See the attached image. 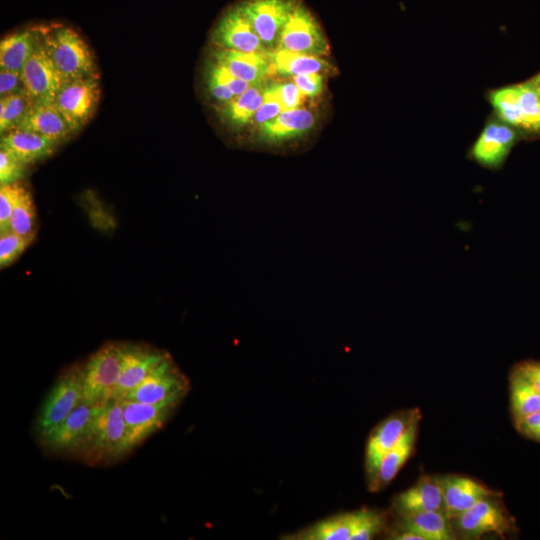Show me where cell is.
Returning <instances> with one entry per match:
<instances>
[{
  "mask_svg": "<svg viewBox=\"0 0 540 540\" xmlns=\"http://www.w3.org/2000/svg\"><path fill=\"white\" fill-rule=\"evenodd\" d=\"M130 451L120 400L96 406L86 439L78 457L87 465L101 466L123 458Z\"/></svg>",
  "mask_w": 540,
  "mask_h": 540,
  "instance_id": "6da1fadb",
  "label": "cell"
},
{
  "mask_svg": "<svg viewBox=\"0 0 540 540\" xmlns=\"http://www.w3.org/2000/svg\"><path fill=\"white\" fill-rule=\"evenodd\" d=\"M45 48L65 82L99 78L96 59L88 44L71 27L41 29Z\"/></svg>",
  "mask_w": 540,
  "mask_h": 540,
  "instance_id": "7a4b0ae2",
  "label": "cell"
},
{
  "mask_svg": "<svg viewBox=\"0 0 540 540\" xmlns=\"http://www.w3.org/2000/svg\"><path fill=\"white\" fill-rule=\"evenodd\" d=\"M83 402L82 365L65 369L44 398L34 422V433L42 440Z\"/></svg>",
  "mask_w": 540,
  "mask_h": 540,
  "instance_id": "3957f363",
  "label": "cell"
},
{
  "mask_svg": "<svg viewBox=\"0 0 540 540\" xmlns=\"http://www.w3.org/2000/svg\"><path fill=\"white\" fill-rule=\"evenodd\" d=\"M121 371L120 343H107L82 365L83 402L101 406L114 399Z\"/></svg>",
  "mask_w": 540,
  "mask_h": 540,
  "instance_id": "277c9868",
  "label": "cell"
},
{
  "mask_svg": "<svg viewBox=\"0 0 540 540\" xmlns=\"http://www.w3.org/2000/svg\"><path fill=\"white\" fill-rule=\"evenodd\" d=\"M190 382L168 354L123 399L142 403L182 401L188 394Z\"/></svg>",
  "mask_w": 540,
  "mask_h": 540,
  "instance_id": "5b68a950",
  "label": "cell"
},
{
  "mask_svg": "<svg viewBox=\"0 0 540 540\" xmlns=\"http://www.w3.org/2000/svg\"><path fill=\"white\" fill-rule=\"evenodd\" d=\"M101 95L99 78L89 77L65 82L54 104L76 133L93 117Z\"/></svg>",
  "mask_w": 540,
  "mask_h": 540,
  "instance_id": "8992f818",
  "label": "cell"
},
{
  "mask_svg": "<svg viewBox=\"0 0 540 540\" xmlns=\"http://www.w3.org/2000/svg\"><path fill=\"white\" fill-rule=\"evenodd\" d=\"M497 498L483 499L450 520L462 538L474 539L488 533L503 536L515 529L513 518Z\"/></svg>",
  "mask_w": 540,
  "mask_h": 540,
  "instance_id": "52a82bcc",
  "label": "cell"
},
{
  "mask_svg": "<svg viewBox=\"0 0 540 540\" xmlns=\"http://www.w3.org/2000/svg\"><path fill=\"white\" fill-rule=\"evenodd\" d=\"M421 417L418 408L404 409L388 416L374 428L368 438L365 453L369 484L375 478L386 453L397 444L414 422L421 420Z\"/></svg>",
  "mask_w": 540,
  "mask_h": 540,
  "instance_id": "ba28073f",
  "label": "cell"
},
{
  "mask_svg": "<svg viewBox=\"0 0 540 540\" xmlns=\"http://www.w3.org/2000/svg\"><path fill=\"white\" fill-rule=\"evenodd\" d=\"M130 451L159 431L181 401L142 403L120 400Z\"/></svg>",
  "mask_w": 540,
  "mask_h": 540,
  "instance_id": "9c48e42d",
  "label": "cell"
},
{
  "mask_svg": "<svg viewBox=\"0 0 540 540\" xmlns=\"http://www.w3.org/2000/svg\"><path fill=\"white\" fill-rule=\"evenodd\" d=\"M26 92L34 101L54 102L65 80L49 56L40 36L21 70Z\"/></svg>",
  "mask_w": 540,
  "mask_h": 540,
  "instance_id": "30bf717a",
  "label": "cell"
},
{
  "mask_svg": "<svg viewBox=\"0 0 540 540\" xmlns=\"http://www.w3.org/2000/svg\"><path fill=\"white\" fill-rule=\"evenodd\" d=\"M96 406L81 402L72 413L40 440L48 452L59 455H78L90 429Z\"/></svg>",
  "mask_w": 540,
  "mask_h": 540,
  "instance_id": "8fae6325",
  "label": "cell"
},
{
  "mask_svg": "<svg viewBox=\"0 0 540 540\" xmlns=\"http://www.w3.org/2000/svg\"><path fill=\"white\" fill-rule=\"evenodd\" d=\"M295 5L294 0H248L239 8L262 42L274 46Z\"/></svg>",
  "mask_w": 540,
  "mask_h": 540,
  "instance_id": "7c38bea8",
  "label": "cell"
},
{
  "mask_svg": "<svg viewBox=\"0 0 540 540\" xmlns=\"http://www.w3.org/2000/svg\"><path fill=\"white\" fill-rule=\"evenodd\" d=\"M121 371L114 399H123L167 355V352L144 344L120 343Z\"/></svg>",
  "mask_w": 540,
  "mask_h": 540,
  "instance_id": "4fadbf2b",
  "label": "cell"
},
{
  "mask_svg": "<svg viewBox=\"0 0 540 540\" xmlns=\"http://www.w3.org/2000/svg\"><path fill=\"white\" fill-rule=\"evenodd\" d=\"M213 42L222 49L263 53L264 46L239 6L227 11L212 34Z\"/></svg>",
  "mask_w": 540,
  "mask_h": 540,
  "instance_id": "5bb4252c",
  "label": "cell"
},
{
  "mask_svg": "<svg viewBox=\"0 0 540 540\" xmlns=\"http://www.w3.org/2000/svg\"><path fill=\"white\" fill-rule=\"evenodd\" d=\"M517 140L513 127L500 121L488 123L470 149L471 158L483 167L502 166Z\"/></svg>",
  "mask_w": 540,
  "mask_h": 540,
  "instance_id": "9a60e30c",
  "label": "cell"
},
{
  "mask_svg": "<svg viewBox=\"0 0 540 540\" xmlns=\"http://www.w3.org/2000/svg\"><path fill=\"white\" fill-rule=\"evenodd\" d=\"M280 48L311 55L324 46L321 31L311 13L301 4H296L284 25L279 42Z\"/></svg>",
  "mask_w": 540,
  "mask_h": 540,
  "instance_id": "2e32d148",
  "label": "cell"
},
{
  "mask_svg": "<svg viewBox=\"0 0 540 540\" xmlns=\"http://www.w3.org/2000/svg\"><path fill=\"white\" fill-rule=\"evenodd\" d=\"M439 479L443 490L445 513L450 520L483 499L502 496V493L466 476L444 475Z\"/></svg>",
  "mask_w": 540,
  "mask_h": 540,
  "instance_id": "e0dca14e",
  "label": "cell"
},
{
  "mask_svg": "<svg viewBox=\"0 0 540 540\" xmlns=\"http://www.w3.org/2000/svg\"><path fill=\"white\" fill-rule=\"evenodd\" d=\"M17 129L38 133L58 144L66 141L75 133L54 102L43 101L32 103Z\"/></svg>",
  "mask_w": 540,
  "mask_h": 540,
  "instance_id": "ac0fdd59",
  "label": "cell"
},
{
  "mask_svg": "<svg viewBox=\"0 0 540 540\" xmlns=\"http://www.w3.org/2000/svg\"><path fill=\"white\" fill-rule=\"evenodd\" d=\"M394 507L400 515L444 509V497L439 477L423 476L415 485L398 494Z\"/></svg>",
  "mask_w": 540,
  "mask_h": 540,
  "instance_id": "d6986e66",
  "label": "cell"
},
{
  "mask_svg": "<svg viewBox=\"0 0 540 540\" xmlns=\"http://www.w3.org/2000/svg\"><path fill=\"white\" fill-rule=\"evenodd\" d=\"M59 144L38 133L12 129L1 134L0 147L13 154L25 166L51 155Z\"/></svg>",
  "mask_w": 540,
  "mask_h": 540,
  "instance_id": "ffe728a7",
  "label": "cell"
},
{
  "mask_svg": "<svg viewBox=\"0 0 540 540\" xmlns=\"http://www.w3.org/2000/svg\"><path fill=\"white\" fill-rule=\"evenodd\" d=\"M419 421L414 422L397 444L383 457L375 478L369 484L373 492L386 487L398 474L402 466L414 451Z\"/></svg>",
  "mask_w": 540,
  "mask_h": 540,
  "instance_id": "44dd1931",
  "label": "cell"
},
{
  "mask_svg": "<svg viewBox=\"0 0 540 540\" xmlns=\"http://www.w3.org/2000/svg\"><path fill=\"white\" fill-rule=\"evenodd\" d=\"M213 59L249 84L258 83L269 71V64L262 53L219 48L214 52Z\"/></svg>",
  "mask_w": 540,
  "mask_h": 540,
  "instance_id": "7402d4cb",
  "label": "cell"
},
{
  "mask_svg": "<svg viewBox=\"0 0 540 540\" xmlns=\"http://www.w3.org/2000/svg\"><path fill=\"white\" fill-rule=\"evenodd\" d=\"M397 530H407L421 536L423 540H453L450 519L443 510L403 514Z\"/></svg>",
  "mask_w": 540,
  "mask_h": 540,
  "instance_id": "603a6c76",
  "label": "cell"
},
{
  "mask_svg": "<svg viewBox=\"0 0 540 540\" xmlns=\"http://www.w3.org/2000/svg\"><path fill=\"white\" fill-rule=\"evenodd\" d=\"M313 124L314 117L310 111L300 108L285 110L262 124V136L267 141L279 142L305 133Z\"/></svg>",
  "mask_w": 540,
  "mask_h": 540,
  "instance_id": "cb8c5ba5",
  "label": "cell"
},
{
  "mask_svg": "<svg viewBox=\"0 0 540 540\" xmlns=\"http://www.w3.org/2000/svg\"><path fill=\"white\" fill-rule=\"evenodd\" d=\"M39 36L40 29H24L4 37L0 42V68L21 72Z\"/></svg>",
  "mask_w": 540,
  "mask_h": 540,
  "instance_id": "d4e9b609",
  "label": "cell"
},
{
  "mask_svg": "<svg viewBox=\"0 0 540 540\" xmlns=\"http://www.w3.org/2000/svg\"><path fill=\"white\" fill-rule=\"evenodd\" d=\"M510 402L514 424L540 411V393L515 369L510 375Z\"/></svg>",
  "mask_w": 540,
  "mask_h": 540,
  "instance_id": "484cf974",
  "label": "cell"
},
{
  "mask_svg": "<svg viewBox=\"0 0 540 540\" xmlns=\"http://www.w3.org/2000/svg\"><path fill=\"white\" fill-rule=\"evenodd\" d=\"M352 526V512L341 513L315 523L292 538L302 540H350Z\"/></svg>",
  "mask_w": 540,
  "mask_h": 540,
  "instance_id": "4316f807",
  "label": "cell"
},
{
  "mask_svg": "<svg viewBox=\"0 0 540 540\" xmlns=\"http://www.w3.org/2000/svg\"><path fill=\"white\" fill-rule=\"evenodd\" d=\"M10 230L32 241L36 234V210L30 191L20 183L9 222Z\"/></svg>",
  "mask_w": 540,
  "mask_h": 540,
  "instance_id": "83f0119b",
  "label": "cell"
},
{
  "mask_svg": "<svg viewBox=\"0 0 540 540\" xmlns=\"http://www.w3.org/2000/svg\"><path fill=\"white\" fill-rule=\"evenodd\" d=\"M489 101L502 122L513 128L525 129L515 85L505 86L492 91L489 95Z\"/></svg>",
  "mask_w": 540,
  "mask_h": 540,
  "instance_id": "f1b7e54d",
  "label": "cell"
},
{
  "mask_svg": "<svg viewBox=\"0 0 540 540\" xmlns=\"http://www.w3.org/2000/svg\"><path fill=\"white\" fill-rule=\"evenodd\" d=\"M273 63L280 73L291 76L318 73L323 68L321 60L312 55L281 48L274 54Z\"/></svg>",
  "mask_w": 540,
  "mask_h": 540,
  "instance_id": "f546056e",
  "label": "cell"
},
{
  "mask_svg": "<svg viewBox=\"0 0 540 540\" xmlns=\"http://www.w3.org/2000/svg\"><path fill=\"white\" fill-rule=\"evenodd\" d=\"M524 131L540 133V93L532 80L515 84Z\"/></svg>",
  "mask_w": 540,
  "mask_h": 540,
  "instance_id": "4dcf8cb0",
  "label": "cell"
},
{
  "mask_svg": "<svg viewBox=\"0 0 540 540\" xmlns=\"http://www.w3.org/2000/svg\"><path fill=\"white\" fill-rule=\"evenodd\" d=\"M263 102V92L250 86L244 93L226 104L224 116L233 124H244L255 116Z\"/></svg>",
  "mask_w": 540,
  "mask_h": 540,
  "instance_id": "1f68e13d",
  "label": "cell"
},
{
  "mask_svg": "<svg viewBox=\"0 0 540 540\" xmlns=\"http://www.w3.org/2000/svg\"><path fill=\"white\" fill-rule=\"evenodd\" d=\"M33 102L27 92L0 97V133L17 128Z\"/></svg>",
  "mask_w": 540,
  "mask_h": 540,
  "instance_id": "d6a6232c",
  "label": "cell"
},
{
  "mask_svg": "<svg viewBox=\"0 0 540 540\" xmlns=\"http://www.w3.org/2000/svg\"><path fill=\"white\" fill-rule=\"evenodd\" d=\"M353 526L350 540H368L380 533L384 527L385 516L383 513L360 509L352 512Z\"/></svg>",
  "mask_w": 540,
  "mask_h": 540,
  "instance_id": "836d02e7",
  "label": "cell"
},
{
  "mask_svg": "<svg viewBox=\"0 0 540 540\" xmlns=\"http://www.w3.org/2000/svg\"><path fill=\"white\" fill-rule=\"evenodd\" d=\"M31 243L30 240L9 230L0 233V266L13 263Z\"/></svg>",
  "mask_w": 540,
  "mask_h": 540,
  "instance_id": "e575fe53",
  "label": "cell"
},
{
  "mask_svg": "<svg viewBox=\"0 0 540 540\" xmlns=\"http://www.w3.org/2000/svg\"><path fill=\"white\" fill-rule=\"evenodd\" d=\"M25 165L13 154L0 147V184H12L18 182L24 174Z\"/></svg>",
  "mask_w": 540,
  "mask_h": 540,
  "instance_id": "d590c367",
  "label": "cell"
},
{
  "mask_svg": "<svg viewBox=\"0 0 540 540\" xmlns=\"http://www.w3.org/2000/svg\"><path fill=\"white\" fill-rule=\"evenodd\" d=\"M18 182L0 187V233L10 230L9 222L15 204Z\"/></svg>",
  "mask_w": 540,
  "mask_h": 540,
  "instance_id": "8d00e7d4",
  "label": "cell"
},
{
  "mask_svg": "<svg viewBox=\"0 0 540 540\" xmlns=\"http://www.w3.org/2000/svg\"><path fill=\"white\" fill-rule=\"evenodd\" d=\"M272 87L283 111L298 108L302 102L303 93L295 83H283Z\"/></svg>",
  "mask_w": 540,
  "mask_h": 540,
  "instance_id": "74e56055",
  "label": "cell"
},
{
  "mask_svg": "<svg viewBox=\"0 0 540 540\" xmlns=\"http://www.w3.org/2000/svg\"><path fill=\"white\" fill-rule=\"evenodd\" d=\"M282 111L281 105L271 86L264 90L262 105L256 112L254 118L257 123L264 124L277 117Z\"/></svg>",
  "mask_w": 540,
  "mask_h": 540,
  "instance_id": "f35d334b",
  "label": "cell"
},
{
  "mask_svg": "<svg viewBox=\"0 0 540 540\" xmlns=\"http://www.w3.org/2000/svg\"><path fill=\"white\" fill-rule=\"evenodd\" d=\"M206 84L210 95L220 103L227 104L235 98V95L221 81L210 62L207 66Z\"/></svg>",
  "mask_w": 540,
  "mask_h": 540,
  "instance_id": "ab89813d",
  "label": "cell"
},
{
  "mask_svg": "<svg viewBox=\"0 0 540 540\" xmlns=\"http://www.w3.org/2000/svg\"><path fill=\"white\" fill-rule=\"evenodd\" d=\"M210 64L214 68L215 72L225 84V86L235 95V97L244 93L251 84L234 76L224 66L216 62L214 59L210 61Z\"/></svg>",
  "mask_w": 540,
  "mask_h": 540,
  "instance_id": "60d3db41",
  "label": "cell"
},
{
  "mask_svg": "<svg viewBox=\"0 0 540 540\" xmlns=\"http://www.w3.org/2000/svg\"><path fill=\"white\" fill-rule=\"evenodd\" d=\"M26 92L21 72L0 68V97Z\"/></svg>",
  "mask_w": 540,
  "mask_h": 540,
  "instance_id": "b9f144b4",
  "label": "cell"
},
{
  "mask_svg": "<svg viewBox=\"0 0 540 540\" xmlns=\"http://www.w3.org/2000/svg\"><path fill=\"white\" fill-rule=\"evenodd\" d=\"M294 83L307 96H315L322 89V78L318 73L294 76Z\"/></svg>",
  "mask_w": 540,
  "mask_h": 540,
  "instance_id": "7bdbcfd3",
  "label": "cell"
},
{
  "mask_svg": "<svg viewBox=\"0 0 540 540\" xmlns=\"http://www.w3.org/2000/svg\"><path fill=\"white\" fill-rule=\"evenodd\" d=\"M515 369L540 393V361H524Z\"/></svg>",
  "mask_w": 540,
  "mask_h": 540,
  "instance_id": "ee69618b",
  "label": "cell"
},
{
  "mask_svg": "<svg viewBox=\"0 0 540 540\" xmlns=\"http://www.w3.org/2000/svg\"><path fill=\"white\" fill-rule=\"evenodd\" d=\"M515 426L522 435L537 441L540 431V411L528 415Z\"/></svg>",
  "mask_w": 540,
  "mask_h": 540,
  "instance_id": "f6af8a7d",
  "label": "cell"
},
{
  "mask_svg": "<svg viewBox=\"0 0 540 540\" xmlns=\"http://www.w3.org/2000/svg\"><path fill=\"white\" fill-rule=\"evenodd\" d=\"M540 93V73L531 79Z\"/></svg>",
  "mask_w": 540,
  "mask_h": 540,
  "instance_id": "bcb514c9",
  "label": "cell"
},
{
  "mask_svg": "<svg viewBox=\"0 0 540 540\" xmlns=\"http://www.w3.org/2000/svg\"><path fill=\"white\" fill-rule=\"evenodd\" d=\"M537 441H540V431H539V435H538V439H537Z\"/></svg>",
  "mask_w": 540,
  "mask_h": 540,
  "instance_id": "7dc6e473",
  "label": "cell"
}]
</instances>
